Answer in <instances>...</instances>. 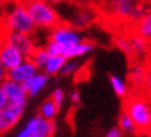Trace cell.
Instances as JSON below:
<instances>
[{"label": "cell", "mask_w": 151, "mask_h": 137, "mask_svg": "<svg viewBox=\"0 0 151 137\" xmlns=\"http://www.w3.org/2000/svg\"><path fill=\"white\" fill-rule=\"evenodd\" d=\"M108 80H110V86L112 89L115 94L118 97H126L128 94V83L125 79H122L119 75H114L111 73L108 76Z\"/></svg>", "instance_id": "obj_19"}, {"label": "cell", "mask_w": 151, "mask_h": 137, "mask_svg": "<svg viewBox=\"0 0 151 137\" xmlns=\"http://www.w3.org/2000/svg\"><path fill=\"white\" fill-rule=\"evenodd\" d=\"M27 104H17V103H9L7 107L0 110V130L7 132L19 122L21 116L24 115Z\"/></svg>", "instance_id": "obj_7"}, {"label": "cell", "mask_w": 151, "mask_h": 137, "mask_svg": "<svg viewBox=\"0 0 151 137\" xmlns=\"http://www.w3.org/2000/svg\"><path fill=\"white\" fill-rule=\"evenodd\" d=\"M1 86L4 89V93L9 103H17V104H27L28 100V93L25 90L22 83L15 82L13 79H6L4 82L1 83Z\"/></svg>", "instance_id": "obj_10"}, {"label": "cell", "mask_w": 151, "mask_h": 137, "mask_svg": "<svg viewBox=\"0 0 151 137\" xmlns=\"http://www.w3.org/2000/svg\"><path fill=\"white\" fill-rule=\"evenodd\" d=\"M46 1H49V3H51V4L57 6V4H61V3H64L65 0H46Z\"/></svg>", "instance_id": "obj_31"}, {"label": "cell", "mask_w": 151, "mask_h": 137, "mask_svg": "<svg viewBox=\"0 0 151 137\" xmlns=\"http://www.w3.org/2000/svg\"><path fill=\"white\" fill-rule=\"evenodd\" d=\"M122 130H121V128L119 126H115V128H111L107 130V133H105L103 137H122Z\"/></svg>", "instance_id": "obj_25"}, {"label": "cell", "mask_w": 151, "mask_h": 137, "mask_svg": "<svg viewBox=\"0 0 151 137\" xmlns=\"http://www.w3.org/2000/svg\"><path fill=\"white\" fill-rule=\"evenodd\" d=\"M33 22L40 31H51L60 24V15L54 4L46 0H24Z\"/></svg>", "instance_id": "obj_3"}, {"label": "cell", "mask_w": 151, "mask_h": 137, "mask_svg": "<svg viewBox=\"0 0 151 137\" xmlns=\"http://www.w3.org/2000/svg\"><path fill=\"white\" fill-rule=\"evenodd\" d=\"M1 39L7 40L9 43L14 44L22 53L27 58H31L33 54V51L36 50V40L33 35H27V33L21 32H14V31H1Z\"/></svg>", "instance_id": "obj_6"}, {"label": "cell", "mask_w": 151, "mask_h": 137, "mask_svg": "<svg viewBox=\"0 0 151 137\" xmlns=\"http://www.w3.org/2000/svg\"><path fill=\"white\" fill-rule=\"evenodd\" d=\"M96 19V14L93 10H89V9H79L75 11V14L72 15L71 18V25L82 31V29H86L94 22Z\"/></svg>", "instance_id": "obj_12"}, {"label": "cell", "mask_w": 151, "mask_h": 137, "mask_svg": "<svg viewBox=\"0 0 151 137\" xmlns=\"http://www.w3.org/2000/svg\"><path fill=\"white\" fill-rule=\"evenodd\" d=\"M125 111L133 119L137 130L146 132L151 129V105L144 97L133 96L126 101Z\"/></svg>", "instance_id": "obj_4"}, {"label": "cell", "mask_w": 151, "mask_h": 137, "mask_svg": "<svg viewBox=\"0 0 151 137\" xmlns=\"http://www.w3.org/2000/svg\"><path fill=\"white\" fill-rule=\"evenodd\" d=\"M50 75H47L43 71H39L37 73H35L32 78H29L27 82H24V87L28 93V97H36L39 96L42 91L46 89L47 83H49Z\"/></svg>", "instance_id": "obj_11"}, {"label": "cell", "mask_w": 151, "mask_h": 137, "mask_svg": "<svg viewBox=\"0 0 151 137\" xmlns=\"http://www.w3.org/2000/svg\"><path fill=\"white\" fill-rule=\"evenodd\" d=\"M49 37H50V40L61 46L63 54L72 46L78 44L83 40L81 31L76 29L73 25H67V24H58L57 27H54L49 33Z\"/></svg>", "instance_id": "obj_5"}, {"label": "cell", "mask_w": 151, "mask_h": 137, "mask_svg": "<svg viewBox=\"0 0 151 137\" xmlns=\"http://www.w3.org/2000/svg\"><path fill=\"white\" fill-rule=\"evenodd\" d=\"M7 104H9V98H7L4 89H3L1 83H0V110H3L4 107H7Z\"/></svg>", "instance_id": "obj_27"}, {"label": "cell", "mask_w": 151, "mask_h": 137, "mask_svg": "<svg viewBox=\"0 0 151 137\" xmlns=\"http://www.w3.org/2000/svg\"><path fill=\"white\" fill-rule=\"evenodd\" d=\"M49 57H50V53L47 51V49L43 46V47H36V50L33 51L32 54V61L36 64V67L39 69H43V67H45V64H46V61L49 60Z\"/></svg>", "instance_id": "obj_21"}, {"label": "cell", "mask_w": 151, "mask_h": 137, "mask_svg": "<svg viewBox=\"0 0 151 137\" xmlns=\"http://www.w3.org/2000/svg\"><path fill=\"white\" fill-rule=\"evenodd\" d=\"M134 32L151 43V9L134 22Z\"/></svg>", "instance_id": "obj_16"}, {"label": "cell", "mask_w": 151, "mask_h": 137, "mask_svg": "<svg viewBox=\"0 0 151 137\" xmlns=\"http://www.w3.org/2000/svg\"><path fill=\"white\" fill-rule=\"evenodd\" d=\"M146 76H147V69L144 68V65L142 62H133L130 65V68L128 71V79L129 83L132 85L134 89H140L144 87V82H146Z\"/></svg>", "instance_id": "obj_13"}, {"label": "cell", "mask_w": 151, "mask_h": 137, "mask_svg": "<svg viewBox=\"0 0 151 137\" xmlns=\"http://www.w3.org/2000/svg\"><path fill=\"white\" fill-rule=\"evenodd\" d=\"M25 58L27 57L15 46L0 37V61L9 71L19 65Z\"/></svg>", "instance_id": "obj_8"}, {"label": "cell", "mask_w": 151, "mask_h": 137, "mask_svg": "<svg viewBox=\"0 0 151 137\" xmlns=\"http://www.w3.org/2000/svg\"><path fill=\"white\" fill-rule=\"evenodd\" d=\"M50 98L54 101L55 104L58 105L60 108H61L63 104H64V101H65V91H64V89H61V87H55L54 90L51 91Z\"/></svg>", "instance_id": "obj_24"}, {"label": "cell", "mask_w": 151, "mask_h": 137, "mask_svg": "<svg viewBox=\"0 0 151 137\" xmlns=\"http://www.w3.org/2000/svg\"><path fill=\"white\" fill-rule=\"evenodd\" d=\"M67 62V58L64 55H51L49 57V60L46 61V64L43 67V72H46L47 75H57V73H61V69L64 67V64Z\"/></svg>", "instance_id": "obj_17"}, {"label": "cell", "mask_w": 151, "mask_h": 137, "mask_svg": "<svg viewBox=\"0 0 151 137\" xmlns=\"http://www.w3.org/2000/svg\"><path fill=\"white\" fill-rule=\"evenodd\" d=\"M94 49H96L94 43H92V42H87V40H82L81 43H78V44L72 46L71 49H68V50L65 51L63 55H64L67 60L81 58V57H85V55L93 53V51H94Z\"/></svg>", "instance_id": "obj_15"}, {"label": "cell", "mask_w": 151, "mask_h": 137, "mask_svg": "<svg viewBox=\"0 0 151 137\" xmlns=\"http://www.w3.org/2000/svg\"><path fill=\"white\" fill-rule=\"evenodd\" d=\"M144 87L146 90L151 94V69L147 71V76H146V82H144Z\"/></svg>", "instance_id": "obj_29"}, {"label": "cell", "mask_w": 151, "mask_h": 137, "mask_svg": "<svg viewBox=\"0 0 151 137\" xmlns=\"http://www.w3.org/2000/svg\"><path fill=\"white\" fill-rule=\"evenodd\" d=\"M60 111V107L55 104L51 98H47L40 104L39 107V115L43 116L45 119H49V121H54L57 114Z\"/></svg>", "instance_id": "obj_18"}, {"label": "cell", "mask_w": 151, "mask_h": 137, "mask_svg": "<svg viewBox=\"0 0 151 137\" xmlns=\"http://www.w3.org/2000/svg\"><path fill=\"white\" fill-rule=\"evenodd\" d=\"M69 103L75 107L81 104V93L78 90H72L69 93Z\"/></svg>", "instance_id": "obj_26"}, {"label": "cell", "mask_w": 151, "mask_h": 137, "mask_svg": "<svg viewBox=\"0 0 151 137\" xmlns=\"http://www.w3.org/2000/svg\"><path fill=\"white\" fill-rule=\"evenodd\" d=\"M129 40L132 44V50H133V58H144L148 51H150V42L146 40L143 36H140L139 33L132 32L129 35Z\"/></svg>", "instance_id": "obj_14"}, {"label": "cell", "mask_w": 151, "mask_h": 137, "mask_svg": "<svg viewBox=\"0 0 151 137\" xmlns=\"http://www.w3.org/2000/svg\"><path fill=\"white\" fill-rule=\"evenodd\" d=\"M6 79H9V69L6 68L3 62L0 61V83H3Z\"/></svg>", "instance_id": "obj_28"}, {"label": "cell", "mask_w": 151, "mask_h": 137, "mask_svg": "<svg viewBox=\"0 0 151 137\" xmlns=\"http://www.w3.org/2000/svg\"><path fill=\"white\" fill-rule=\"evenodd\" d=\"M101 1H103V3H105V4H107V3H110L111 0H101Z\"/></svg>", "instance_id": "obj_32"}, {"label": "cell", "mask_w": 151, "mask_h": 137, "mask_svg": "<svg viewBox=\"0 0 151 137\" xmlns=\"http://www.w3.org/2000/svg\"><path fill=\"white\" fill-rule=\"evenodd\" d=\"M118 126L121 128V130L124 133H134L137 130L136 125L133 122V119L129 116V114L126 111H124L122 114L119 115V119H118Z\"/></svg>", "instance_id": "obj_20"}, {"label": "cell", "mask_w": 151, "mask_h": 137, "mask_svg": "<svg viewBox=\"0 0 151 137\" xmlns=\"http://www.w3.org/2000/svg\"><path fill=\"white\" fill-rule=\"evenodd\" d=\"M79 68H81V64L76 61V58L67 60V62H65L63 69H61V75L63 76H72L73 73H76V71Z\"/></svg>", "instance_id": "obj_23"}, {"label": "cell", "mask_w": 151, "mask_h": 137, "mask_svg": "<svg viewBox=\"0 0 151 137\" xmlns=\"http://www.w3.org/2000/svg\"><path fill=\"white\" fill-rule=\"evenodd\" d=\"M0 133H3V132H1V130H0Z\"/></svg>", "instance_id": "obj_34"}, {"label": "cell", "mask_w": 151, "mask_h": 137, "mask_svg": "<svg viewBox=\"0 0 151 137\" xmlns=\"http://www.w3.org/2000/svg\"><path fill=\"white\" fill-rule=\"evenodd\" d=\"M146 137H151V134H148V136H146Z\"/></svg>", "instance_id": "obj_33"}, {"label": "cell", "mask_w": 151, "mask_h": 137, "mask_svg": "<svg viewBox=\"0 0 151 137\" xmlns=\"http://www.w3.org/2000/svg\"><path fill=\"white\" fill-rule=\"evenodd\" d=\"M114 44L118 47L119 50L122 51L124 54H126L128 57H132L133 58V50H132V44H130V40H129V36H125V35H119V36L115 37Z\"/></svg>", "instance_id": "obj_22"}, {"label": "cell", "mask_w": 151, "mask_h": 137, "mask_svg": "<svg viewBox=\"0 0 151 137\" xmlns=\"http://www.w3.org/2000/svg\"><path fill=\"white\" fill-rule=\"evenodd\" d=\"M7 3H9V0H0V19H1L3 14H4V10H6Z\"/></svg>", "instance_id": "obj_30"}, {"label": "cell", "mask_w": 151, "mask_h": 137, "mask_svg": "<svg viewBox=\"0 0 151 137\" xmlns=\"http://www.w3.org/2000/svg\"><path fill=\"white\" fill-rule=\"evenodd\" d=\"M0 27L4 31H14L33 35L37 31L24 0H9L4 14L0 19Z\"/></svg>", "instance_id": "obj_1"}, {"label": "cell", "mask_w": 151, "mask_h": 137, "mask_svg": "<svg viewBox=\"0 0 151 137\" xmlns=\"http://www.w3.org/2000/svg\"><path fill=\"white\" fill-rule=\"evenodd\" d=\"M151 9L146 0H111L107 3V11L111 17L124 22H136Z\"/></svg>", "instance_id": "obj_2"}, {"label": "cell", "mask_w": 151, "mask_h": 137, "mask_svg": "<svg viewBox=\"0 0 151 137\" xmlns=\"http://www.w3.org/2000/svg\"><path fill=\"white\" fill-rule=\"evenodd\" d=\"M40 69L36 67V64L32 61V58H25L19 65L9 71V78L15 82L24 83L29 78H32L35 73H37Z\"/></svg>", "instance_id": "obj_9"}]
</instances>
